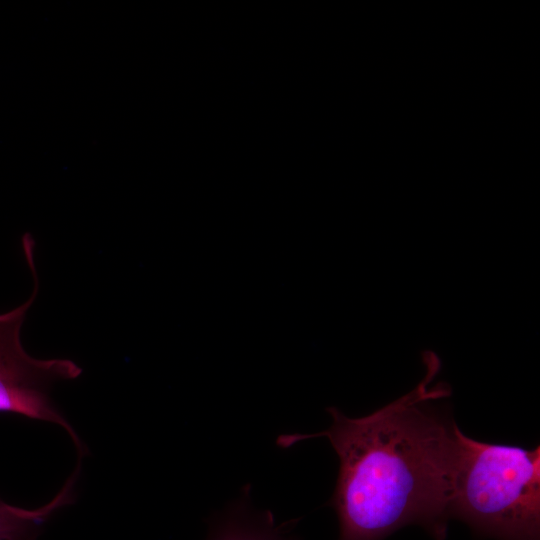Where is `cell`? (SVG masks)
I'll return each instance as SVG.
<instances>
[{"instance_id": "5b68a950", "label": "cell", "mask_w": 540, "mask_h": 540, "mask_svg": "<svg viewBox=\"0 0 540 540\" xmlns=\"http://www.w3.org/2000/svg\"><path fill=\"white\" fill-rule=\"evenodd\" d=\"M210 540H286L280 528L274 525L270 512L260 514L254 519L246 518L244 512H235L220 527Z\"/></svg>"}, {"instance_id": "3957f363", "label": "cell", "mask_w": 540, "mask_h": 540, "mask_svg": "<svg viewBox=\"0 0 540 540\" xmlns=\"http://www.w3.org/2000/svg\"><path fill=\"white\" fill-rule=\"evenodd\" d=\"M34 246L32 236L24 234L22 247L34 280L33 292L23 304L0 314V412L60 426L70 436L81 458L85 456L86 447L52 402L49 391L55 382L78 378L82 369L70 359H36L25 351L21 342L23 323L39 289Z\"/></svg>"}, {"instance_id": "277c9868", "label": "cell", "mask_w": 540, "mask_h": 540, "mask_svg": "<svg viewBox=\"0 0 540 540\" xmlns=\"http://www.w3.org/2000/svg\"><path fill=\"white\" fill-rule=\"evenodd\" d=\"M75 477H70L52 501L37 509H24L0 499V540L35 538L38 528L73 496Z\"/></svg>"}, {"instance_id": "8992f818", "label": "cell", "mask_w": 540, "mask_h": 540, "mask_svg": "<svg viewBox=\"0 0 540 540\" xmlns=\"http://www.w3.org/2000/svg\"><path fill=\"white\" fill-rule=\"evenodd\" d=\"M28 540H35V538H31V539H28Z\"/></svg>"}, {"instance_id": "7a4b0ae2", "label": "cell", "mask_w": 540, "mask_h": 540, "mask_svg": "<svg viewBox=\"0 0 540 540\" xmlns=\"http://www.w3.org/2000/svg\"><path fill=\"white\" fill-rule=\"evenodd\" d=\"M450 518L479 536L540 540V447L491 444L459 427Z\"/></svg>"}, {"instance_id": "6da1fadb", "label": "cell", "mask_w": 540, "mask_h": 540, "mask_svg": "<svg viewBox=\"0 0 540 540\" xmlns=\"http://www.w3.org/2000/svg\"><path fill=\"white\" fill-rule=\"evenodd\" d=\"M434 361L413 391L369 415L349 418L329 407L327 430L278 437L277 444L289 448L325 436L336 451L340 467L330 504L339 540H384L410 524L437 540L446 537L458 426L433 408L432 401L449 394L442 386L428 388Z\"/></svg>"}]
</instances>
